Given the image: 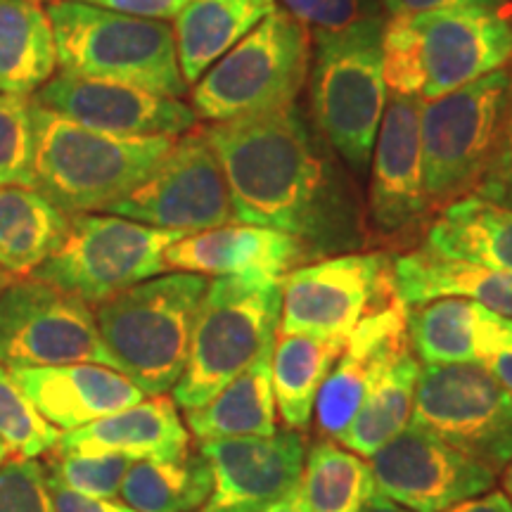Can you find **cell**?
<instances>
[{"mask_svg": "<svg viewBox=\"0 0 512 512\" xmlns=\"http://www.w3.org/2000/svg\"><path fill=\"white\" fill-rule=\"evenodd\" d=\"M235 221L302 240L313 261L370 245L366 207L332 145L297 105L204 126Z\"/></svg>", "mask_w": 512, "mask_h": 512, "instance_id": "1", "label": "cell"}, {"mask_svg": "<svg viewBox=\"0 0 512 512\" xmlns=\"http://www.w3.org/2000/svg\"><path fill=\"white\" fill-rule=\"evenodd\" d=\"M512 62L510 15L432 10L384 19L382 69L392 93L432 100Z\"/></svg>", "mask_w": 512, "mask_h": 512, "instance_id": "2", "label": "cell"}, {"mask_svg": "<svg viewBox=\"0 0 512 512\" xmlns=\"http://www.w3.org/2000/svg\"><path fill=\"white\" fill-rule=\"evenodd\" d=\"M207 285V275L166 273L95 306L112 368L145 396H166L181 380Z\"/></svg>", "mask_w": 512, "mask_h": 512, "instance_id": "3", "label": "cell"}, {"mask_svg": "<svg viewBox=\"0 0 512 512\" xmlns=\"http://www.w3.org/2000/svg\"><path fill=\"white\" fill-rule=\"evenodd\" d=\"M36 190L67 216L107 211L145 181L176 138L95 131L34 102Z\"/></svg>", "mask_w": 512, "mask_h": 512, "instance_id": "4", "label": "cell"}, {"mask_svg": "<svg viewBox=\"0 0 512 512\" xmlns=\"http://www.w3.org/2000/svg\"><path fill=\"white\" fill-rule=\"evenodd\" d=\"M46 10L62 72L126 83L166 98L181 100L188 93L169 22L121 15L83 0H55Z\"/></svg>", "mask_w": 512, "mask_h": 512, "instance_id": "5", "label": "cell"}, {"mask_svg": "<svg viewBox=\"0 0 512 512\" xmlns=\"http://www.w3.org/2000/svg\"><path fill=\"white\" fill-rule=\"evenodd\" d=\"M384 19L311 34V119L354 176H366L389 100L382 69Z\"/></svg>", "mask_w": 512, "mask_h": 512, "instance_id": "6", "label": "cell"}, {"mask_svg": "<svg viewBox=\"0 0 512 512\" xmlns=\"http://www.w3.org/2000/svg\"><path fill=\"white\" fill-rule=\"evenodd\" d=\"M283 311V278L223 275L209 280L190 354L174 392L176 406L195 411L235 380L275 342Z\"/></svg>", "mask_w": 512, "mask_h": 512, "instance_id": "7", "label": "cell"}, {"mask_svg": "<svg viewBox=\"0 0 512 512\" xmlns=\"http://www.w3.org/2000/svg\"><path fill=\"white\" fill-rule=\"evenodd\" d=\"M311 72V34L280 8L192 83L197 119L223 124L297 105Z\"/></svg>", "mask_w": 512, "mask_h": 512, "instance_id": "8", "label": "cell"}, {"mask_svg": "<svg viewBox=\"0 0 512 512\" xmlns=\"http://www.w3.org/2000/svg\"><path fill=\"white\" fill-rule=\"evenodd\" d=\"M510 64L420 105V152L432 216L472 195L494 150L510 93Z\"/></svg>", "mask_w": 512, "mask_h": 512, "instance_id": "9", "label": "cell"}, {"mask_svg": "<svg viewBox=\"0 0 512 512\" xmlns=\"http://www.w3.org/2000/svg\"><path fill=\"white\" fill-rule=\"evenodd\" d=\"M183 233L114 214H76L67 238L31 278L98 306L128 287L164 273V252Z\"/></svg>", "mask_w": 512, "mask_h": 512, "instance_id": "10", "label": "cell"}, {"mask_svg": "<svg viewBox=\"0 0 512 512\" xmlns=\"http://www.w3.org/2000/svg\"><path fill=\"white\" fill-rule=\"evenodd\" d=\"M411 422L496 475L512 460V396L482 363L420 368Z\"/></svg>", "mask_w": 512, "mask_h": 512, "instance_id": "11", "label": "cell"}, {"mask_svg": "<svg viewBox=\"0 0 512 512\" xmlns=\"http://www.w3.org/2000/svg\"><path fill=\"white\" fill-rule=\"evenodd\" d=\"M394 256L347 252L294 268L283 278L280 335L349 337L370 313L394 302Z\"/></svg>", "mask_w": 512, "mask_h": 512, "instance_id": "12", "label": "cell"}, {"mask_svg": "<svg viewBox=\"0 0 512 512\" xmlns=\"http://www.w3.org/2000/svg\"><path fill=\"white\" fill-rule=\"evenodd\" d=\"M107 214L183 235L235 223L226 174L204 128L178 136L155 171Z\"/></svg>", "mask_w": 512, "mask_h": 512, "instance_id": "13", "label": "cell"}, {"mask_svg": "<svg viewBox=\"0 0 512 512\" xmlns=\"http://www.w3.org/2000/svg\"><path fill=\"white\" fill-rule=\"evenodd\" d=\"M67 363H100L112 368L91 304L43 280H12L0 292V366L38 368Z\"/></svg>", "mask_w": 512, "mask_h": 512, "instance_id": "14", "label": "cell"}, {"mask_svg": "<svg viewBox=\"0 0 512 512\" xmlns=\"http://www.w3.org/2000/svg\"><path fill=\"white\" fill-rule=\"evenodd\" d=\"M420 98L389 93L370 159V245H411L427 230V202L420 152Z\"/></svg>", "mask_w": 512, "mask_h": 512, "instance_id": "15", "label": "cell"}, {"mask_svg": "<svg viewBox=\"0 0 512 512\" xmlns=\"http://www.w3.org/2000/svg\"><path fill=\"white\" fill-rule=\"evenodd\" d=\"M375 491L413 512H444L494 489L496 472L408 422L368 458Z\"/></svg>", "mask_w": 512, "mask_h": 512, "instance_id": "16", "label": "cell"}, {"mask_svg": "<svg viewBox=\"0 0 512 512\" xmlns=\"http://www.w3.org/2000/svg\"><path fill=\"white\" fill-rule=\"evenodd\" d=\"M214 489L200 512H259L302 486L306 437L278 430L271 437H233L200 441Z\"/></svg>", "mask_w": 512, "mask_h": 512, "instance_id": "17", "label": "cell"}, {"mask_svg": "<svg viewBox=\"0 0 512 512\" xmlns=\"http://www.w3.org/2000/svg\"><path fill=\"white\" fill-rule=\"evenodd\" d=\"M31 98L76 124L124 138H178L200 124L195 110L178 98L67 72L53 76Z\"/></svg>", "mask_w": 512, "mask_h": 512, "instance_id": "18", "label": "cell"}, {"mask_svg": "<svg viewBox=\"0 0 512 512\" xmlns=\"http://www.w3.org/2000/svg\"><path fill=\"white\" fill-rule=\"evenodd\" d=\"M408 349V306L401 299L363 318L318 392L313 411L320 437H342L384 370Z\"/></svg>", "mask_w": 512, "mask_h": 512, "instance_id": "19", "label": "cell"}, {"mask_svg": "<svg viewBox=\"0 0 512 512\" xmlns=\"http://www.w3.org/2000/svg\"><path fill=\"white\" fill-rule=\"evenodd\" d=\"M313 256L302 240L261 226H221L183 235L164 252V268L174 273L261 275L285 278L294 268L311 264Z\"/></svg>", "mask_w": 512, "mask_h": 512, "instance_id": "20", "label": "cell"}, {"mask_svg": "<svg viewBox=\"0 0 512 512\" xmlns=\"http://www.w3.org/2000/svg\"><path fill=\"white\" fill-rule=\"evenodd\" d=\"M10 373L38 413L62 432L79 430L145 399L126 375L100 363L10 368Z\"/></svg>", "mask_w": 512, "mask_h": 512, "instance_id": "21", "label": "cell"}, {"mask_svg": "<svg viewBox=\"0 0 512 512\" xmlns=\"http://www.w3.org/2000/svg\"><path fill=\"white\" fill-rule=\"evenodd\" d=\"M408 339L425 366L484 363L512 347V318L456 297L408 306Z\"/></svg>", "mask_w": 512, "mask_h": 512, "instance_id": "22", "label": "cell"}, {"mask_svg": "<svg viewBox=\"0 0 512 512\" xmlns=\"http://www.w3.org/2000/svg\"><path fill=\"white\" fill-rule=\"evenodd\" d=\"M55 448L81 453H119L131 460H166L190 448V432L176 401L152 396L79 430L62 432Z\"/></svg>", "mask_w": 512, "mask_h": 512, "instance_id": "23", "label": "cell"}, {"mask_svg": "<svg viewBox=\"0 0 512 512\" xmlns=\"http://www.w3.org/2000/svg\"><path fill=\"white\" fill-rule=\"evenodd\" d=\"M394 290L406 306L456 297L512 318V273L496 271L420 247L394 256Z\"/></svg>", "mask_w": 512, "mask_h": 512, "instance_id": "24", "label": "cell"}, {"mask_svg": "<svg viewBox=\"0 0 512 512\" xmlns=\"http://www.w3.org/2000/svg\"><path fill=\"white\" fill-rule=\"evenodd\" d=\"M273 349L275 342L268 344L214 399L195 411H185L188 432L200 441L271 437L278 432L271 370Z\"/></svg>", "mask_w": 512, "mask_h": 512, "instance_id": "25", "label": "cell"}, {"mask_svg": "<svg viewBox=\"0 0 512 512\" xmlns=\"http://www.w3.org/2000/svg\"><path fill=\"white\" fill-rule=\"evenodd\" d=\"M425 249L444 259L512 273V211L477 195L460 197L427 223Z\"/></svg>", "mask_w": 512, "mask_h": 512, "instance_id": "26", "label": "cell"}, {"mask_svg": "<svg viewBox=\"0 0 512 512\" xmlns=\"http://www.w3.org/2000/svg\"><path fill=\"white\" fill-rule=\"evenodd\" d=\"M273 10H278V0H192L174 24L185 83L192 86Z\"/></svg>", "mask_w": 512, "mask_h": 512, "instance_id": "27", "label": "cell"}, {"mask_svg": "<svg viewBox=\"0 0 512 512\" xmlns=\"http://www.w3.org/2000/svg\"><path fill=\"white\" fill-rule=\"evenodd\" d=\"M72 216L36 188L0 185V271L31 278L67 238Z\"/></svg>", "mask_w": 512, "mask_h": 512, "instance_id": "28", "label": "cell"}, {"mask_svg": "<svg viewBox=\"0 0 512 512\" xmlns=\"http://www.w3.org/2000/svg\"><path fill=\"white\" fill-rule=\"evenodd\" d=\"M48 10L34 0H0V93L34 95L55 76Z\"/></svg>", "mask_w": 512, "mask_h": 512, "instance_id": "29", "label": "cell"}, {"mask_svg": "<svg viewBox=\"0 0 512 512\" xmlns=\"http://www.w3.org/2000/svg\"><path fill=\"white\" fill-rule=\"evenodd\" d=\"M347 337L280 335L273 349V394L285 427L304 432L325 377L342 356Z\"/></svg>", "mask_w": 512, "mask_h": 512, "instance_id": "30", "label": "cell"}, {"mask_svg": "<svg viewBox=\"0 0 512 512\" xmlns=\"http://www.w3.org/2000/svg\"><path fill=\"white\" fill-rule=\"evenodd\" d=\"M214 489V475L200 451L166 460H133L119 496L138 512L202 510Z\"/></svg>", "mask_w": 512, "mask_h": 512, "instance_id": "31", "label": "cell"}, {"mask_svg": "<svg viewBox=\"0 0 512 512\" xmlns=\"http://www.w3.org/2000/svg\"><path fill=\"white\" fill-rule=\"evenodd\" d=\"M420 368L422 366L413 349L403 351L370 389L366 401L358 408L356 418L337 439L339 444L356 456L370 458L401 430H406L413 415Z\"/></svg>", "mask_w": 512, "mask_h": 512, "instance_id": "32", "label": "cell"}, {"mask_svg": "<svg viewBox=\"0 0 512 512\" xmlns=\"http://www.w3.org/2000/svg\"><path fill=\"white\" fill-rule=\"evenodd\" d=\"M302 491L311 512H361L375 494L370 465L332 439L306 451Z\"/></svg>", "mask_w": 512, "mask_h": 512, "instance_id": "33", "label": "cell"}, {"mask_svg": "<svg viewBox=\"0 0 512 512\" xmlns=\"http://www.w3.org/2000/svg\"><path fill=\"white\" fill-rule=\"evenodd\" d=\"M62 432L38 413V408L24 394L10 368L0 366V441L12 456H46L60 444Z\"/></svg>", "mask_w": 512, "mask_h": 512, "instance_id": "34", "label": "cell"}, {"mask_svg": "<svg viewBox=\"0 0 512 512\" xmlns=\"http://www.w3.org/2000/svg\"><path fill=\"white\" fill-rule=\"evenodd\" d=\"M133 460L119 453H81L53 448L43 467L50 482L91 498L119 496L121 484Z\"/></svg>", "mask_w": 512, "mask_h": 512, "instance_id": "35", "label": "cell"}, {"mask_svg": "<svg viewBox=\"0 0 512 512\" xmlns=\"http://www.w3.org/2000/svg\"><path fill=\"white\" fill-rule=\"evenodd\" d=\"M0 185L36 188L34 98L0 93Z\"/></svg>", "mask_w": 512, "mask_h": 512, "instance_id": "36", "label": "cell"}, {"mask_svg": "<svg viewBox=\"0 0 512 512\" xmlns=\"http://www.w3.org/2000/svg\"><path fill=\"white\" fill-rule=\"evenodd\" d=\"M278 5L309 29V34H335L387 17L384 0H278Z\"/></svg>", "mask_w": 512, "mask_h": 512, "instance_id": "37", "label": "cell"}, {"mask_svg": "<svg viewBox=\"0 0 512 512\" xmlns=\"http://www.w3.org/2000/svg\"><path fill=\"white\" fill-rule=\"evenodd\" d=\"M0 512H57L43 463L12 456L0 465Z\"/></svg>", "mask_w": 512, "mask_h": 512, "instance_id": "38", "label": "cell"}, {"mask_svg": "<svg viewBox=\"0 0 512 512\" xmlns=\"http://www.w3.org/2000/svg\"><path fill=\"white\" fill-rule=\"evenodd\" d=\"M512 74V62H510ZM472 195L512 211V81L489 162Z\"/></svg>", "mask_w": 512, "mask_h": 512, "instance_id": "39", "label": "cell"}, {"mask_svg": "<svg viewBox=\"0 0 512 512\" xmlns=\"http://www.w3.org/2000/svg\"><path fill=\"white\" fill-rule=\"evenodd\" d=\"M432 10H491L510 15V0H384V12L392 15H418Z\"/></svg>", "mask_w": 512, "mask_h": 512, "instance_id": "40", "label": "cell"}, {"mask_svg": "<svg viewBox=\"0 0 512 512\" xmlns=\"http://www.w3.org/2000/svg\"><path fill=\"white\" fill-rule=\"evenodd\" d=\"M83 3L98 5V8L121 12V15L143 17V19H159L169 22L176 19L188 8L192 0H83Z\"/></svg>", "mask_w": 512, "mask_h": 512, "instance_id": "41", "label": "cell"}, {"mask_svg": "<svg viewBox=\"0 0 512 512\" xmlns=\"http://www.w3.org/2000/svg\"><path fill=\"white\" fill-rule=\"evenodd\" d=\"M48 489L57 512H138L131 505L114 501V498H91L76 494V491L64 489V486L50 482V479Z\"/></svg>", "mask_w": 512, "mask_h": 512, "instance_id": "42", "label": "cell"}, {"mask_svg": "<svg viewBox=\"0 0 512 512\" xmlns=\"http://www.w3.org/2000/svg\"><path fill=\"white\" fill-rule=\"evenodd\" d=\"M444 512H512V503L503 491H486L484 496L467 498Z\"/></svg>", "mask_w": 512, "mask_h": 512, "instance_id": "43", "label": "cell"}, {"mask_svg": "<svg viewBox=\"0 0 512 512\" xmlns=\"http://www.w3.org/2000/svg\"><path fill=\"white\" fill-rule=\"evenodd\" d=\"M482 366L489 370V373L496 377L498 384H501L505 392L512 396V347L503 349L501 354L491 356L489 361L482 363Z\"/></svg>", "mask_w": 512, "mask_h": 512, "instance_id": "44", "label": "cell"}, {"mask_svg": "<svg viewBox=\"0 0 512 512\" xmlns=\"http://www.w3.org/2000/svg\"><path fill=\"white\" fill-rule=\"evenodd\" d=\"M259 512H311V508H309V503H306L302 486H299V489L292 491L290 496L280 498V501L271 503L268 508L259 510Z\"/></svg>", "mask_w": 512, "mask_h": 512, "instance_id": "45", "label": "cell"}, {"mask_svg": "<svg viewBox=\"0 0 512 512\" xmlns=\"http://www.w3.org/2000/svg\"><path fill=\"white\" fill-rule=\"evenodd\" d=\"M361 512H413V510L403 508V505L394 503L392 498L382 496L380 491H375V494L368 498V503L363 505V510H361Z\"/></svg>", "mask_w": 512, "mask_h": 512, "instance_id": "46", "label": "cell"}, {"mask_svg": "<svg viewBox=\"0 0 512 512\" xmlns=\"http://www.w3.org/2000/svg\"><path fill=\"white\" fill-rule=\"evenodd\" d=\"M501 484H503V494L508 496L512 503V460L501 470Z\"/></svg>", "mask_w": 512, "mask_h": 512, "instance_id": "47", "label": "cell"}, {"mask_svg": "<svg viewBox=\"0 0 512 512\" xmlns=\"http://www.w3.org/2000/svg\"><path fill=\"white\" fill-rule=\"evenodd\" d=\"M10 283H12V278H10V275L5 273V271H0V292H3L5 287H8Z\"/></svg>", "mask_w": 512, "mask_h": 512, "instance_id": "48", "label": "cell"}, {"mask_svg": "<svg viewBox=\"0 0 512 512\" xmlns=\"http://www.w3.org/2000/svg\"><path fill=\"white\" fill-rule=\"evenodd\" d=\"M10 458V448L8 446H5L3 444V441H0V465H3L5 463V460H8Z\"/></svg>", "mask_w": 512, "mask_h": 512, "instance_id": "49", "label": "cell"}, {"mask_svg": "<svg viewBox=\"0 0 512 512\" xmlns=\"http://www.w3.org/2000/svg\"><path fill=\"white\" fill-rule=\"evenodd\" d=\"M34 3H55V0H34Z\"/></svg>", "mask_w": 512, "mask_h": 512, "instance_id": "50", "label": "cell"}, {"mask_svg": "<svg viewBox=\"0 0 512 512\" xmlns=\"http://www.w3.org/2000/svg\"><path fill=\"white\" fill-rule=\"evenodd\" d=\"M510 12H512V0H510Z\"/></svg>", "mask_w": 512, "mask_h": 512, "instance_id": "51", "label": "cell"}]
</instances>
